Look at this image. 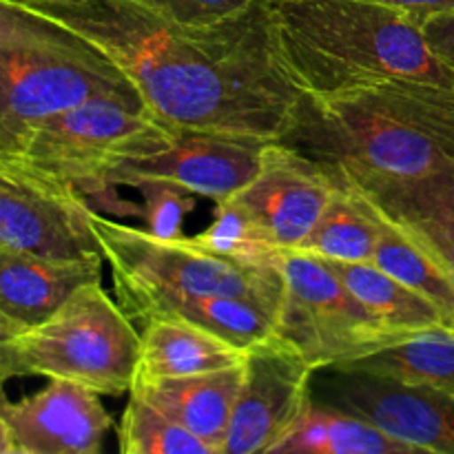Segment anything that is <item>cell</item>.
Masks as SVG:
<instances>
[{
  "mask_svg": "<svg viewBox=\"0 0 454 454\" xmlns=\"http://www.w3.org/2000/svg\"><path fill=\"white\" fill-rule=\"evenodd\" d=\"M34 12L114 62L142 102L182 131L275 142L300 100L275 49L269 0L213 25H180L127 0Z\"/></svg>",
  "mask_w": 454,
  "mask_h": 454,
  "instance_id": "1",
  "label": "cell"
},
{
  "mask_svg": "<svg viewBox=\"0 0 454 454\" xmlns=\"http://www.w3.org/2000/svg\"><path fill=\"white\" fill-rule=\"evenodd\" d=\"M275 142L328 176L419 180L454 162V89L393 80L333 96L300 93L286 131Z\"/></svg>",
  "mask_w": 454,
  "mask_h": 454,
  "instance_id": "2",
  "label": "cell"
},
{
  "mask_svg": "<svg viewBox=\"0 0 454 454\" xmlns=\"http://www.w3.org/2000/svg\"><path fill=\"white\" fill-rule=\"evenodd\" d=\"M273 40L300 93L333 96L412 80L454 89V74L428 47L421 22L366 0L270 3Z\"/></svg>",
  "mask_w": 454,
  "mask_h": 454,
  "instance_id": "3",
  "label": "cell"
},
{
  "mask_svg": "<svg viewBox=\"0 0 454 454\" xmlns=\"http://www.w3.org/2000/svg\"><path fill=\"white\" fill-rule=\"evenodd\" d=\"M91 231L109 266L118 304L145 324L167 301L198 295L247 297L278 317L284 295L279 269H257L208 251L193 238H158L146 229L91 211Z\"/></svg>",
  "mask_w": 454,
  "mask_h": 454,
  "instance_id": "4",
  "label": "cell"
},
{
  "mask_svg": "<svg viewBox=\"0 0 454 454\" xmlns=\"http://www.w3.org/2000/svg\"><path fill=\"white\" fill-rule=\"evenodd\" d=\"M182 129L164 122L140 96H93L31 124L13 153L69 182L82 198L115 215H142L109 184L115 164L171 145Z\"/></svg>",
  "mask_w": 454,
  "mask_h": 454,
  "instance_id": "5",
  "label": "cell"
},
{
  "mask_svg": "<svg viewBox=\"0 0 454 454\" xmlns=\"http://www.w3.org/2000/svg\"><path fill=\"white\" fill-rule=\"evenodd\" d=\"M140 333L106 295L102 279L84 284L47 322L27 328L0 353V386L13 377L67 380L120 397L136 377Z\"/></svg>",
  "mask_w": 454,
  "mask_h": 454,
  "instance_id": "6",
  "label": "cell"
},
{
  "mask_svg": "<svg viewBox=\"0 0 454 454\" xmlns=\"http://www.w3.org/2000/svg\"><path fill=\"white\" fill-rule=\"evenodd\" d=\"M278 269L284 279L278 335L317 371L399 340L372 317L322 257L284 248Z\"/></svg>",
  "mask_w": 454,
  "mask_h": 454,
  "instance_id": "7",
  "label": "cell"
},
{
  "mask_svg": "<svg viewBox=\"0 0 454 454\" xmlns=\"http://www.w3.org/2000/svg\"><path fill=\"white\" fill-rule=\"evenodd\" d=\"M93 96L140 93L89 44H0V140L9 151L31 124Z\"/></svg>",
  "mask_w": 454,
  "mask_h": 454,
  "instance_id": "8",
  "label": "cell"
},
{
  "mask_svg": "<svg viewBox=\"0 0 454 454\" xmlns=\"http://www.w3.org/2000/svg\"><path fill=\"white\" fill-rule=\"evenodd\" d=\"M93 207L78 189L13 151L0 153V247L49 260H102Z\"/></svg>",
  "mask_w": 454,
  "mask_h": 454,
  "instance_id": "9",
  "label": "cell"
},
{
  "mask_svg": "<svg viewBox=\"0 0 454 454\" xmlns=\"http://www.w3.org/2000/svg\"><path fill=\"white\" fill-rule=\"evenodd\" d=\"M315 372L317 368L279 335L248 348L224 454L273 452L313 402Z\"/></svg>",
  "mask_w": 454,
  "mask_h": 454,
  "instance_id": "10",
  "label": "cell"
},
{
  "mask_svg": "<svg viewBox=\"0 0 454 454\" xmlns=\"http://www.w3.org/2000/svg\"><path fill=\"white\" fill-rule=\"evenodd\" d=\"M331 371L335 375L326 380V397L333 406L355 412L417 452L454 454L452 395L362 371Z\"/></svg>",
  "mask_w": 454,
  "mask_h": 454,
  "instance_id": "11",
  "label": "cell"
},
{
  "mask_svg": "<svg viewBox=\"0 0 454 454\" xmlns=\"http://www.w3.org/2000/svg\"><path fill=\"white\" fill-rule=\"evenodd\" d=\"M264 145L248 137L180 131L164 149L115 164L109 184L131 186L137 180H164L215 204L224 202L257 176Z\"/></svg>",
  "mask_w": 454,
  "mask_h": 454,
  "instance_id": "12",
  "label": "cell"
},
{
  "mask_svg": "<svg viewBox=\"0 0 454 454\" xmlns=\"http://www.w3.org/2000/svg\"><path fill=\"white\" fill-rule=\"evenodd\" d=\"M335 184L306 155L266 142L257 176L233 195L282 248H300L331 200Z\"/></svg>",
  "mask_w": 454,
  "mask_h": 454,
  "instance_id": "13",
  "label": "cell"
},
{
  "mask_svg": "<svg viewBox=\"0 0 454 454\" xmlns=\"http://www.w3.org/2000/svg\"><path fill=\"white\" fill-rule=\"evenodd\" d=\"M100 397L74 381L49 380L20 402L0 395V415L12 430L16 454H98L111 428Z\"/></svg>",
  "mask_w": 454,
  "mask_h": 454,
  "instance_id": "14",
  "label": "cell"
},
{
  "mask_svg": "<svg viewBox=\"0 0 454 454\" xmlns=\"http://www.w3.org/2000/svg\"><path fill=\"white\" fill-rule=\"evenodd\" d=\"M328 176V173H326ZM355 186L386 215L411 231L450 275L454 286V162L419 180L366 182L328 176Z\"/></svg>",
  "mask_w": 454,
  "mask_h": 454,
  "instance_id": "15",
  "label": "cell"
},
{
  "mask_svg": "<svg viewBox=\"0 0 454 454\" xmlns=\"http://www.w3.org/2000/svg\"><path fill=\"white\" fill-rule=\"evenodd\" d=\"M244 364L198 375L168 377L131 386L129 395L146 399L173 421L202 439L213 454H224L226 433L242 388Z\"/></svg>",
  "mask_w": 454,
  "mask_h": 454,
  "instance_id": "16",
  "label": "cell"
},
{
  "mask_svg": "<svg viewBox=\"0 0 454 454\" xmlns=\"http://www.w3.org/2000/svg\"><path fill=\"white\" fill-rule=\"evenodd\" d=\"M105 260H49L0 251V310L22 328L47 322L78 288L102 279Z\"/></svg>",
  "mask_w": 454,
  "mask_h": 454,
  "instance_id": "17",
  "label": "cell"
},
{
  "mask_svg": "<svg viewBox=\"0 0 454 454\" xmlns=\"http://www.w3.org/2000/svg\"><path fill=\"white\" fill-rule=\"evenodd\" d=\"M244 357L247 350L191 319L158 315L146 319L140 333L133 386L238 366Z\"/></svg>",
  "mask_w": 454,
  "mask_h": 454,
  "instance_id": "18",
  "label": "cell"
},
{
  "mask_svg": "<svg viewBox=\"0 0 454 454\" xmlns=\"http://www.w3.org/2000/svg\"><path fill=\"white\" fill-rule=\"evenodd\" d=\"M273 454H417L371 421L333 403H309Z\"/></svg>",
  "mask_w": 454,
  "mask_h": 454,
  "instance_id": "19",
  "label": "cell"
},
{
  "mask_svg": "<svg viewBox=\"0 0 454 454\" xmlns=\"http://www.w3.org/2000/svg\"><path fill=\"white\" fill-rule=\"evenodd\" d=\"M333 368L428 386L454 397V328L439 326L415 333Z\"/></svg>",
  "mask_w": 454,
  "mask_h": 454,
  "instance_id": "20",
  "label": "cell"
},
{
  "mask_svg": "<svg viewBox=\"0 0 454 454\" xmlns=\"http://www.w3.org/2000/svg\"><path fill=\"white\" fill-rule=\"evenodd\" d=\"M326 262L372 317L399 340L430 328L450 326L433 301L384 273L372 262Z\"/></svg>",
  "mask_w": 454,
  "mask_h": 454,
  "instance_id": "21",
  "label": "cell"
},
{
  "mask_svg": "<svg viewBox=\"0 0 454 454\" xmlns=\"http://www.w3.org/2000/svg\"><path fill=\"white\" fill-rule=\"evenodd\" d=\"M331 200L306 235L300 251L322 260L371 262L380 238V215L366 195L344 182H333Z\"/></svg>",
  "mask_w": 454,
  "mask_h": 454,
  "instance_id": "22",
  "label": "cell"
},
{
  "mask_svg": "<svg viewBox=\"0 0 454 454\" xmlns=\"http://www.w3.org/2000/svg\"><path fill=\"white\" fill-rule=\"evenodd\" d=\"M375 208L380 215V238H377L371 262L380 266L384 273L393 275L395 279L433 301L454 328V286L450 275L411 231L386 215L377 204Z\"/></svg>",
  "mask_w": 454,
  "mask_h": 454,
  "instance_id": "23",
  "label": "cell"
},
{
  "mask_svg": "<svg viewBox=\"0 0 454 454\" xmlns=\"http://www.w3.org/2000/svg\"><path fill=\"white\" fill-rule=\"evenodd\" d=\"M158 315H177V317L191 319L242 350L278 337V317L273 310L247 297H182V300L167 301L151 317H158Z\"/></svg>",
  "mask_w": 454,
  "mask_h": 454,
  "instance_id": "24",
  "label": "cell"
},
{
  "mask_svg": "<svg viewBox=\"0 0 454 454\" xmlns=\"http://www.w3.org/2000/svg\"><path fill=\"white\" fill-rule=\"evenodd\" d=\"M193 239L217 255L257 269H278L284 251L233 198L215 204L211 224L202 233L193 235Z\"/></svg>",
  "mask_w": 454,
  "mask_h": 454,
  "instance_id": "25",
  "label": "cell"
},
{
  "mask_svg": "<svg viewBox=\"0 0 454 454\" xmlns=\"http://www.w3.org/2000/svg\"><path fill=\"white\" fill-rule=\"evenodd\" d=\"M118 448L124 454H213L202 439L137 395H131L124 408Z\"/></svg>",
  "mask_w": 454,
  "mask_h": 454,
  "instance_id": "26",
  "label": "cell"
},
{
  "mask_svg": "<svg viewBox=\"0 0 454 454\" xmlns=\"http://www.w3.org/2000/svg\"><path fill=\"white\" fill-rule=\"evenodd\" d=\"M131 189L140 191L142 195V220L146 231L158 238H182V229L195 211V195L182 186L171 184L164 180H137Z\"/></svg>",
  "mask_w": 454,
  "mask_h": 454,
  "instance_id": "27",
  "label": "cell"
},
{
  "mask_svg": "<svg viewBox=\"0 0 454 454\" xmlns=\"http://www.w3.org/2000/svg\"><path fill=\"white\" fill-rule=\"evenodd\" d=\"M0 44L87 47L78 35L22 4L0 0Z\"/></svg>",
  "mask_w": 454,
  "mask_h": 454,
  "instance_id": "28",
  "label": "cell"
},
{
  "mask_svg": "<svg viewBox=\"0 0 454 454\" xmlns=\"http://www.w3.org/2000/svg\"><path fill=\"white\" fill-rule=\"evenodd\" d=\"M180 25H213L251 7L255 0H127Z\"/></svg>",
  "mask_w": 454,
  "mask_h": 454,
  "instance_id": "29",
  "label": "cell"
},
{
  "mask_svg": "<svg viewBox=\"0 0 454 454\" xmlns=\"http://www.w3.org/2000/svg\"><path fill=\"white\" fill-rule=\"evenodd\" d=\"M421 31L434 56L454 74V12H442L421 20Z\"/></svg>",
  "mask_w": 454,
  "mask_h": 454,
  "instance_id": "30",
  "label": "cell"
},
{
  "mask_svg": "<svg viewBox=\"0 0 454 454\" xmlns=\"http://www.w3.org/2000/svg\"><path fill=\"white\" fill-rule=\"evenodd\" d=\"M366 3L397 9V12L417 18L419 22L426 20L428 16H434V13L454 12V0H366Z\"/></svg>",
  "mask_w": 454,
  "mask_h": 454,
  "instance_id": "31",
  "label": "cell"
},
{
  "mask_svg": "<svg viewBox=\"0 0 454 454\" xmlns=\"http://www.w3.org/2000/svg\"><path fill=\"white\" fill-rule=\"evenodd\" d=\"M22 331H25V328H22L20 324L13 322L12 317H7V315L0 310V353H3L4 346H7L9 341L13 340V337L20 335ZM0 390H3V386H0ZM0 395H3V393H0Z\"/></svg>",
  "mask_w": 454,
  "mask_h": 454,
  "instance_id": "32",
  "label": "cell"
},
{
  "mask_svg": "<svg viewBox=\"0 0 454 454\" xmlns=\"http://www.w3.org/2000/svg\"><path fill=\"white\" fill-rule=\"evenodd\" d=\"M0 454H16V443H13L12 430H9L3 415H0Z\"/></svg>",
  "mask_w": 454,
  "mask_h": 454,
  "instance_id": "33",
  "label": "cell"
},
{
  "mask_svg": "<svg viewBox=\"0 0 454 454\" xmlns=\"http://www.w3.org/2000/svg\"><path fill=\"white\" fill-rule=\"evenodd\" d=\"M9 3L22 4V7H29V9H47V7H53V4L78 3V0H9Z\"/></svg>",
  "mask_w": 454,
  "mask_h": 454,
  "instance_id": "34",
  "label": "cell"
},
{
  "mask_svg": "<svg viewBox=\"0 0 454 454\" xmlns=\"http://www.w3.org/2000/svg\"><path fill=\"white\" fill-rule=\"evenodd\" d=\"M4 151H9V146H7V145H4V142H3V140H0V153H4Z\"/></svg>",
  "mask_w": 454,
  "mask_h": 454,
  "instance_id": "35",
  "label": "cell"
},
{
  "mask_svg": "<svg viewBox=\"0 0 454 454\" xmlns=\"http://www.w3.org/2000/svg\"><path fill=\"white\" fill-rule=\"evenodd\" d=\"M269 3H282V0H269Z\"/></svg>",
  "mask_w": 454,
  "mask_h": 454,
  "instance_id": "36",
  "label": "cell"
},
{
  "mask_svg": "<svg viewBox=\"0 0 454 454\" xmlns=\"http://www.w3.org/2000/svg\"><path fill=\"white\" fill-rule=\"evenodd\" d=\"M0 251H3V247H0Z\"/></svg>",
  "mask_w": 454,
  "mask_h": 454,
  "instance_id": "37",
  "label": "cell"
}]
</instances>
